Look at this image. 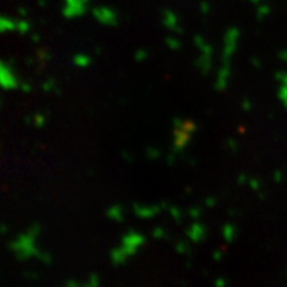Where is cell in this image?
Instances as JSON below:
<instances>
[{"instance_id": "cell-34", "label": "cell", "mask_w": 287, "mask_h": 287, "mask_svg": "<svg viewBox=\"0 0 287 287\" xmlns=\"http://www.w3.org/2000/svg\"><path fill=\"white\" fill-rule=\"evenodd\" d=\"M21 90L24 91V92H31V91H32V85H31L30 82H25V81H24V82L21 84Z\"/></svg>"}, {"instance_id": "cell-2", "label": "cell", "mask_w": 287, "mask_h": 287, "mask_svg": "<svg viewBox=\"0 0 287 287\" xmlns=\"http://www.w3.org/2000/svg\"><path fill=\"white\" fill-rule=\"evenodd\" d=\"M194 43H195V47L199 50V54H198V58L195 59V66H197V69L202 75L207 76L212 69V53H214V48H212V45L202 35H195L194 37Z\"/></svg>"}, {"instance_id": "cell-26", "label": "cell", "mask_w": 287, "mask_h": 287, "mask_svg": "<svg viewBox=\"0 0 287 287\" xmlns=\"http://www.w3.org/2000/svg\"><path fill=\"white\" fill-rule=\"evenodd\" d=\"M148 56H150V53L145 50V48H139V50H136L135 53V61L136 62H144L148 59Z\"/></svg>"}, {"instance_id": "cell-13", "label": "cell", "mask_w": 287, "mask_h": 287, "mask_svg": "<svg viewBox=\"0 0 287 287\" xmlns=\"http://www.w3.org/2000/svg\"><path fill=\"white\" fill-rule=\"evenodd\" d=\"M72 62L78 68H84L85 69V68H88L91 63H92V58H91L90 54H85V53H78V54H75L72 58Z\"/></svg>"}, {"instance_id": "cell-22", "label": "cell", "mask_w": 287, "mask_h": 287, "mask_svg": "<svg viewBox=\"0 0 287 287\" xmlns=\"http://www.w3.org/2000/svg\"><path fill=\"white\" fill-rule=\"evenodd\" d=\"M168 214L171 215V218H175V220H178V221H181L182 218H183V212L179 207H175V205H170L168 207Z\"/></svg>"}, {"instance_id": "cell-10", "label": "cell", "mask_w": 287, "mask_h": 287, "mask_svg": "<svg viewBox=\"0 0 287 287\" xmlns=\"http://www.w3.org/2000/svg\"><path fill=\"white\" fill-rule=\"evenodd\" d=\"M163 25L173 34H182L183 32L179 16L176 15L171 9H164L163 11Z\"/></svg>"}, {"instance_id": "cell-35", "label": "cell", "mask_w": 287, "mask_h": 287, "mask_svg": "<svg viewBox=\"0 0 287 287\" xmlns=\"http://www.w3.org/2000/svg\"><path fill=\"white\" fill-rule=\"evenodd\" d=\"M152 233H154V236H155V238H163V236H164V230H163V228H160V227H158V228H155Z\"/></svg>"}, {"instance_id": "cell-30", "label": "cell", "mask_w": 287, "mask_h": 287, "mask_svg": "<svg viewBox=\"0 0 287 287\" xmlns=\"http://www.w3.org/2000/svg\"><path fill=\"white\" fill-rule=\"evenodd\" d=\"M275 79H277L278 82H281L283 85H287V72H284V71L277 72V74H275Z\"/></svg>"}, {"instance_id": "cell-41", "label": "cell", "mask_w": 287, "mask_h": 287, "mask_svg": "<svg viewBox=\"0 0 287 287\" xmlns=\"http://www.w3.org/2000/svg\"><path fill=\"white\" fill-rule=\"evenodd\" d=\"M38 3H40V6H45V0H40Z\"/></svg>"}, {"instance_id": "cell-32", "label": "cell", "mask_w": 287, "mask_h": 287, "mask_svg": "<svg viewBox=\"0 0 287 287\" xmlns=\"http://www.w3.org/2000/svg\"><path fill=\"white\" fill-rule=\"evenodd\" d=\"M242 108L245 111H251V110H252V101L248 100V98H245L242 101Z\"/></svg>"}, {"instance_id": "cell-24", "label": "cell", "mask_w": 287, "mask_h": 287, "mask_svg": "<svg viewBox=\"0 0 287 287\" xmlns=\"http://www.w3.org/2000/svg\"><path fill=\"white\" fill-rule=\"evenodd\" d=\"M147 157H148V160H158L160 157H161V151L158 150V148H147Z\"/></svg>"}, {"instance_id": "cell-7", "label": "cell", "mask_w": 287, "mask_h": 287, "mask_svg": "<svg viewBox=\"0 0 287 287\" xmlns=\"http://www.w3.org/2000/svg\"><path fill=\"white\" fill-rule=\"evenodd\" d=\"M168 210L167 202H160V204H154V205H144V204H134V214L138 218H144L148 220L155 215H158L161 211Z\"/></svg>"}, {"instance_id": "cell-14", "label": "cell", "mask_w": 287, "mask_h": 287, "mask_svg": "<svg viewBox=\"0 0 287 287\" xmlns=\"http://www.w3.org/2000/svg\"><path fill=\"white\" fill-rule=\"evenodd\" d=\"M0 30L2 32H12L16 31V21L9 16H2L0 18Z\"/></svg>"}, {"instance_id": "cell-4", "label": "cell", "mask_w": 287, "mask_h": 287, "mask_svg": "<svg viewBox=\"0 0 287 287\" xmlns=\"http://www.w3.org/2000/svg\"><path fill=\"white\" fill-rule=\"evenodd\" d=\"M0 82H2V87L3 90L11 91V90H18L21 88V81L15 74V69L12 66V63L3 61L0 63Z\"/></svg>"}, {"instance_id": "cell-17", "label": "cell", "mask_w": 287, "mask_h": 287, "mask_svg": "<svg viewBox=\"0 0 287 287\" xmlns=\"http://www.w3.org/2000/svg\"><path fill=\"white\" fill-rule=\"evenodd\" d=\"M41 88L43 91L45 92H59V88H58V84H56V79L54 78H47L44 82H43V85H41Z\"/></svg>"}, {"instance_id": "cell-39", "label": "cell", "mask_w": 287, "mask_h": 287, "mask_svg": "<svg viewBox=\"0 0 287 287\" xmlns=\"http://www.w3.org/2000/svg\"><path fill=\"white\" fill-rule=\"evenodd\" d=\"M280 59H283V61L287 62V50H284V51L280 53Z\"/></svg>"}, {"instance_id": "cell-6", "label": "cell", "mask_w": 287, "mask_h": 287, "mask_svg": "<svg viewBox=\"0 0 287 287\" xmlns=\"http://www.w3.org/2000/svg\"><path fill=\"white\" fill-rule=\"evenodd\" d=\"M90 0H65L62 14L66 19H75L85 15Z\"/></svg>"}, {"instance_id": "cell-27", "label": "cell", "mask_w": 287, "mask_h": 287, "mask_svg": "<svg viewBox=\"0 0 287 287\" xmlns=\"http://www.w3.org/2000/svg\"><path fill=\"white\" fill-rule=\"evenodd\" d=\"M248 185H249V188H251L252 191H257V192L262 188V183H261V181L257 179V178H251L249 182H248Z\"/></svg>"}, {"instance_id": "cell-3", "label": "cell", "mask_w": 287, "mask_h": 287, "mask_svg": "<svg viewBox=\"0 0 287 287\" xmlns=\"http://www.w3.org/2000/svg\"><path fill=\"white\" fill-rule=\"evenodd\" d=\"M241 40V31L236 27H232L226 31L224 38H223V51H221V62H232L238 45Z\"/></svg>"}, {"instance_id": "cell-18", "label": "cell", "mask_w": 287, "mask_h": 287, "mask_svg": "<svg viewBox=\"0 0 287 287\" xmlns=\"http://www.w3.org/2000/svg\"><path fill=\"white\" fill-rule=\"evenodd\" d=\"M221 230H223V236H224V239L228 241V242L233 241V238L236 236V226L232 224V223H226Z\"/></svg>"}, {"instance_id": "cell-31", "label": "cell", "mask_w": 287, "mask_h": 287, "mask_svg": "<svg viewBox=\"0 0 287 287\" xmlns=\"http://www.w3.org/2000/svg\"><path fill=\"white\" fill-rule=\"evenodd\" d=\"M217 205V198L215 197H208L205 199V207L207 208H214Z\"/></svg>"}, {"instance_id": "cell-42", "label": "cell", "mask_w": 287, "mask_h": 287, "mask_svg": "<svg viewBox=\"0 0 287 287\" xmlns=\"http://www.w3.org/2000/svg\"><path fill=\"white\" fill-rule=\"evenodd\" d=\"M249 2H252V3H261V0H249Z\"/></svg>"}, {"instance_id": "cell-11", "label": "cell", "mask_w": 287, "mask_h": 287, "mask_svg": "<svg viewBox=\"0 0 287 287\" xmlns=\"http://www.w3.org/2000/svg\"><path fill=\"white\" fill-rule=\"evenodd\" d=\"M186 235H188V238L192 239L194 242H201V241L205 239V236H207V227L204 226L202 223H199V221H195V223H192L191 226L188 227Z\"/></svg>"}, {"instance_id": "cell-40", "label": "cell", "mask_w": 287, "mask_h": 287, "mask_svg": "<svg viewBox=\"0 0 287 287\" xmlns=\"http://www.w3.org/2000/svg\"><path fill=\"white\" fill-rule=\"evenodd\" d=\"M18 12H19L21 15H27V9H24V8H19Z\"/></svg>"}, {"instance_id": "cell-36", "label": "cell", "mask_w": 287, "mask_h": 287, "mask_svg": "<svg viewBox=\"0 0 287 287\" xmlns=\"http://www.w3.org/2000/svg\"><path fill=\"white\" fill-rule=\"evenodd\" d=\"M251 62H252L254 68H261V61H259V59H257V58H252Z\"/></svg>"}, {"instance_id": "cell-15", "label": "cell", "mask_w": 287, "mask_h": 287, "mask_svg": "<svg viewBox=\"0 0 287 287\" xmlns=\"http://www.w3.org/2000/svg\"><path fill=\"white\" fill-rule=\"evenodd\" d=\"M25 122L30 123V125H34L35 128H43L45 123H47V116H45L44 113H35L31 118H27Z\"/></svg>"}, {"instance_id": "cell-28", "label": "cell", "mask_w": 287, "mask_h": 287, "mask_svg": "<svg viewBox=\"0 0 287 287\" xmlns=\"http://www.w3.org/2000/svg\"><path fill=\"white\" fill-rule=\"evenodd\" d=\"M199 12L202 14V15H208L210 12H211V5L208 3V2H201L199 3Z\"/></svg>"}, {"instance_id": "cell-8", "label": "cell", "mask_w": 287, "mask_h": 287, "mask_svg": "<svg viewBox=\"0 0 287 287\" xmlns=\"http://www.w3.org/2000/svg\"><path fill=\"white\" fill-rule=\"evenodd\" d=\"M232 78V62H221V66L217 72V78L214 82V88L218 92H223L227 90L228 82Z\"/></svg>"}, {"instance_id": "cell-1", "label": "cell", "mask_w": 287, "mask_h": 287, "mask_svg": "<svg viewBox=\"0 0 287 287\" xmlns=\"http://www.w3.org/2000/svg\"><path fill=\"white\" fill-rule=\"evenodd\" d=\"M198 131V125L191 119H175L173 121V145L171 151L181 154L192 141V136Z\"/></svg>"}, {"instance_id": "cell-5", "label": "cell", "mask_w": 287, "mask_h": 287, "mask_svg": "<svg viewBox=\"0 0 287 287\" xmlns=\"http://www.w3.org/2000/svg\"><path fill=\"white\" fill-rule=\"evenodd\" d=\"M91 14L95 18L97 22L106 27H118L119 24V14L108 6H95L91 9Z\"/></svg>"}, {"instance_id": "cell-38", "label": "cell", "mask_w": 287, "mask_h": 287, "mask_svg": "<svg viewBox=\"0 0 287 287\" xmlns=\"http://www.w3.org/2000/svg\"><path fill=\"white\" fill-rule=\"evenodd\" d=\"M40 35L38 34H32V41H35V43H40Z\"/></svg>"}, {"instance_id": "cell-33", "label": "cell", "mask_w": 287, "mask_h": 287, "mask_svg": "<svg viewBox=\"0 0 287 287\" xmlns=\"http://www.w3.org/2000/svg\"><path fill=\"white\" fill-rule=\"evenodd\" d=\"M251 178H248V175L246 173H241L239 176H238V183L239 185H245V183H248Z\"/></svg>"}, {"instance_id": "cell-21", "label": "cell", "mask_w": 287, "mask_h": 287, "mask_svg": "<svg viewBox=\"0 0 287 287\" xmlns=\"http://www.w3.org/2000/svg\"><path fill=\"white\" fill-rule=\"evenodd\" d=\"M166 45L170 48V50L176 51V50H181L182 43H181V40H179V38H176V37H167Z\"/></svg>"}, {"instance_id": "cell-20", "label": "cell", "mask_w": 287, "mask_h": 287, "mask_svg": "<svg viewBox=\"0 0 287 287\" xmlns=\"http://www.w3.org/2000/svg\"><path fill=\"white\" fill-rule=\"evenodd\" d=\"M270 12H271V8L268 5H259L257 9V18L259 21H262L270 15Z\"/></svg>"}, {"instance_id": "cell-23", "label": "cell", "mask_w": 287, "mask_h": 287, "mask_svg": "<svg viewBox=\"0 0 287 287\" xmlns=\"http://www.w3.org/2000/svg\"><path fill=\"white\" fill-rule=\"evenodd\" d=\"M202 208L201 207H191L189 210H188V215L191 217V218H194V220H198V218H201L202 217Z\"/></svg>"}, {"instance_id": "cell-16", "label": "cell", "mask_w": 287, "mask_h": 287, "mask_svg": "<svg viewBox=\"0 0 287 287\" xmlns=\"http://www.w3.org/2000/svg\"><path fill=\"white\" fill-rule=\"evenodd\" d=\"M30 30L31 24L28 19H25V18L16 19V31H18L19 34H27V32H30Z\"/></svg>"}, {"instance_id": "cell-29", "label": "cell", "mask_w": 287, "mask_h": 287, "mask_svg": "<svg viewBox=\"0 0 287 287\" xmlns=\"http://www.w3.org/2000/svg\"><path fill=\"white\" fill-rule=\"evenodd\" d=\"M226 145L230 151H236V150H238V147H239V144H238V141H236L235 138H228V139H227Z\"/></svg>"}, {"instance_id": "cell-12", "label": "cell", "mask_w": 287, "mask_h": 287, "mask_svg": "<svg viewBox=\"0 0 287 287\" xmlns=\"http://www.w3.org/2000/svg\"><path fill=\"white\" fill-rule=\"evenodd\" d=\"M106 215L113 221H122L125 218V210L122 205H111L106 210Z\"/></svg>"}, {"instance_id": "cell-9", "label": "cell", "mask_w": 287, "mask_h": 287, "mask_svg": "<svg viewBox=\"0 0 287 287\" xmlns=\"http://www.w3.org/2000/svg\"><path fill=\"white\" fill-rule=\"evenodd\" d=\"M122 242H123V249H119V251L126 252V254H132L138 246H141L144 243V236H141L139 233L131 230L123 236Z\"/></svg>"}, {"instance_id": "cell-19", "label": "cell", "mask_w": 287, "mask_h": 287, "mask_svg": "<svg viewBox=\"0 0 287 287\" xmlns=\"http://www.w3.org/2000/svg\"><path fill=\"white\" fill-rule=\"evenodd\" d=\"M35 59L40 62V65H44L45 62L50 61V51H48V48H45V47L38 48L35 51Z\"/></svg>"}, {"instance_id": "cell-25", "label": "cell", "mask_w": 287, "mask_h": 287, "mask_svg": "<svg viewBox=\"0 0 287 287\" xmlns=\"http://www.w3.org/2000/svg\"><path fill=\"white\" fill-rule=\"evenodd\" d=\"M278 98L283 103V106L287 108V85L281 84V87L278 88Z\"/></svg>"}, {"instance_id": "cell-37", "label": "cell", "mask_w": 287, "mask_h": 287, "mask_svg": "<svg viewBox=\"0 0 287 287\" xmlns=\"http://www.w3.org/2000/svg\"><path fill=\"white\" fill-rule=\"evenodd\" d=\"M280 179H283V175H281L280 171H275V173H274V181L280 182Z\"/></svg>"}]
</instances>
